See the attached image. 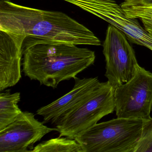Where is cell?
I'll return each instance as SVG.
<instances>
[{
	"mask_svg": "<svg viewBox=\"0 0 152 152\" xmlns=\"http://www.w3.org/2000/svg\"><path fill=\"white\" fill-rule=\"evenodd\" d=\"M0 31L23 35V51L42 42L100 46L90 30L60 11L42 10L0 0Z\"/></svg>",
	"mask_w": 152,
	"mask_h": 152,
	"instance_id": "6da1fadb",
	"label": "cell"
},
{
	"mask_svg": "<svg viewBox=\"0 0 152 152\" xmlns=\"http://www.w3.org/2000/svg\"><path fill=\"white\" fill-rule=\"evenodd\" d=\"M23 71L31 80L55 89L94 64L95 52L77 45L42 42L23 51Z\"/></svg>",
	"mask_w": 152,
	"mask_h": 152,
	"instance_id": "7a4b0ae2",
	"label": "cell"
},
{
	"mask_svg": "<svg viewBox=\"0 0 152 152\" xmlns=\"http://www.w3.org/2000/svg\"><path fill=\"white\" fill-rule=\"evenodd\" d=\"M144 119L118 118L97 123L76 136L83 152H134Z\"/></svg>",
	"mask_w": 152,
	"mask_h": 152,
	"instance_id": "3957f363",
	"label": "cell"
},
{
	"mask_svg": "<svg viewBox=\"0 0 152 152\" xmlns=\"http://www.w3.org/2000/svg\"><path fill=\"white\" fill-rule=\"evenodd\" d=\"M114 90L108 82L100 83L84 102L56 123L59 137L75 139L104 116L113 113Z\"/></svg>",
	"mask_w": 152,
	"mask_h": 152,
	"instance_id": "277c9868",
	"label": "cell"
},
{
	"mask_svg": "<svg viewBox=\"0 0 152 152\" xmlns=\"http://www.w3.org/2000/svg\"><path fill=\"white\" fill-rule=\"evenodd\" d=\"M114 102L118 118H152V73L139 65L129 81L115 89Z\"/></svg>",
	"mask_w": 152,
	"mask_h": 152,
	"instance_id": "5b68a950",
	"label": "cell"
},
{
	"mask_svg": "<svg viewBox=\"0 0 152 152\" xmlns=\"http://www.w3.org/2000/svg\"><path fill=\"white\" fill-rule=\"evenodd\" d=\"M103 47L106 62L105 76L115 89L129 81L139 65L126 35L113 26L107 27Z\"/></svg>",
	"mask_w": 152,
	"mask_h": 152,
	"instance_id": "8992f818",
	"label": "cell"
},
{
	"mask_svg": "<svg viewBox=\"0 0 152 152\" xmlns=\"http://www.w3.org/2000/svg\"><path fill=\"white\" fill-rule=\"evenodd\" d=\"M113 26L130 41L152 51V37L137 18L128 17L121 5L113 0H63Z\"/></svg>",
	"mask_w": 152,
	"mask_h": 152,
	"instance_id": "52a82bcc",
	"label": "cell"
},
{
	"mask_svg": "<svg viewBox=\"0 0 152 152\" xmlns=\"http://www.w3.org/2000/svg\"><path fill=\"white\" fill-rule=\"evenodd\" d=\"M56 128H50L30 112H23L18 118L0 131V152H29L31 148Z\"/></svg>",
	"mask_w": 152,
	"mask_h": 152,
	"instance_id": "ba28073f",
	"label": "cell"
},
{
	"mask_svg": "<svg viewBox=\"0 0 152 152\" xmlns=\"http://www.w3.org/2000/svg\"><path fill=\"white\" fill-rule=\"evenodd\" d=\"M75 83L72 90L47 105L39 108L36 113L43 117L44 124L56 123L79 107L99 86L97 77L74 78Z\"/></svg>",
	"mask_w": 152,
	"mask_h": 152,
	"instance_id": "9c48e42d",
	"label": "cell"
},
{
	"mask_svg": "<svg viewBox=\"0 0 152 152\" xmlns=\"http://www.w3.org/2000/svg\"><path fill=\"white\" fill-rule=\"evenodd\" d=\"M23 35L0 31V91L15 86L22 78Z\"/></svg>",
	"mask_w": 152,
	"mask_h": 152,
	"instance_id": "30bf717a",
	"label": "cell"
},
{
	"mask_svg": "<svg viewBox=\"0 0 152 152\" xmlns=\"http://www.w3.org/2000/svg\"><path fill=\"white\" fill-rule=\"evenodd\" d=\"M20 92L11 93L10 90L0 94V131L14 122L23 113L18 106Z\"/></svg>",
	"mask_w": 152,
	"mask_h": 152,
	"instance_id": "8fae6325",
	"label": "cell"
},
{
	"mask_svg": "<svg viewBox=\"0 0 152 152\" xmlns=\"http://www.w3.org/2000/svg\"><path fill=\"white\" fill-rule=\"evenodd\" d=\"M52 138L38 144L31 152H83L80 145L75 139L67 137Z\"/></svg>",
	"mask_w": 152,
	"mask_h": 152,
	"instance_id": "7c38bea8",
	"label": "cell"
},
{
	"mask_svg": "<svg viewBox=\"0 0 152 152\" xmlns=\"http://www.w3.org/2000/svg\"><path fill=\"white\" fill-rule=\"evenodd\" d=\"M121 5L128 17L137 19L152 18V4L138 0H124Z\"/></svg>",
	"mask_w": 152,
	"mask_h": 152,
	"instance_id": "4fadbf2b",
	"label": "cell"
},
{
	"mask_svg": "<svg viewBox=\"0 0 152 152\" xmlns=\"http://www.w3.org/2000/svg\"><path fill=\"white\" fill-rule=\"evenodd\" d=\"M134 152H152V118L144 120L142 134Z\"/></svg>",
	"mask_w": 152,
	"mask_h": 152,
	"instance_id": "5bb4252c",
	"label": "cell"
},
{
	"mask_svg": "<svg viewBox=\"0 0 152 152\" xmlns=\"http://www.w3.org/2000/svg\"><path fill=\"white\" fill-rule=\"evenodd\" d=\"M140 19L143 23L145 30L152 37V18H142Z\"/></svg>",
	"mask_w": 152,
	"mask_h": 152,
	"instance_id": "9a60e30c",
	"label": "cell"
}]
</instances>
